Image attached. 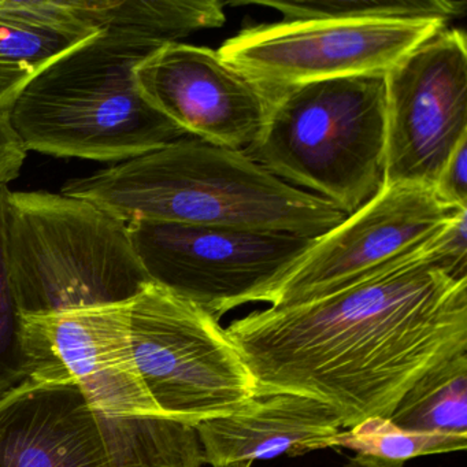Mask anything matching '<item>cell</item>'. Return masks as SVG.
<instances>
[{"mask_svg": "<svg viewBox=\"0 0 467 467\" xmlns=\"http://www.w3.org/2000/svg\"><path fill=\"white\" fill-rule=\"evenodd\" d=\"M256 396L291 392L329 406L349 429L388 418L420 376L467 352V280L425 258L303 305L255 311L225 329Z\"/></svg>", "mask_w": 467, "mask_h": 467, "instance_id": "1", "label": "cell"}, {"mask_svg": "<svg viewBox=\"0 0 467 467\" xmlns=\"http://www.w3.org/2000/svg\"><path fill=\"white\" fill-rule=\"evenodd\" d=\"M64 195L133 221L322 236L348 215L308 191L286 184L242 150L193 138L73 179Z\"/></svg>", "mask_w": 467, "mask_h": 467, "instance_id": "2", "label": "cell"}, {"mask_svg": "<svg viewBox=\"0 0 467 467\" xmlns=\"http://www.w3.org/2000/svg\"><path fill=\"white\" fill-rule=\"evenodd\" d=\"M161 43L106 26L48 65L9 119L28 151L124 162L190 138L141 95L135 70Z\"/></svg>", "mask_w": 467, "mask_h": 467, "instance_id": "3", "label": "cell"}, {"mask_svg": "<svg viewBox=\"0 0 467 467\" xmlns=\"http://www.w3.org/2000/svg\"><path fill=\"white\" fill-rule=\"evenodd\" d=\"M272 89L269 116L244 154L347 215L371 201L384 185L385 75Z\"/></svg>", "mask_w": 467, "mask_h": 467, "instance_id": "4", "label": "cell"}, {"mask_svg": "<svg viewBox=\"0 0 467 467\" xmlns=\"http://www.w3.org/2000/svg\"><path fill=\"white\" fill-rule=\"evenodd\" d=\"M5 244L24 317L121 305L151 284L127 223L64 193L9 190Z\"/></svg>", "mask_w": 467, "mask_h": 467, "instance_id": "5", "label": "cell"}, {"mask_svg": "<svg viewBox=\"0 0 467 467\" xmlns=\"http://www.w3.org/2000/svg\"><path fill=\"white\" fill-rule=\"evenodd\" d=\"M133 359L165 417L196 423L242 409L255 377L218 319L150 284L130 305Z\"/></svg>", "mask_w": 467, "mask_h": 467, "instance_id": "6", "label": "cell"}, {"mask_svg": "<svg viewBox=\"0 0 467 467\" xmlns=\"http://www.w3.org/2000/svg\"><path fill=\"white\" fill-rule=\"evenodd\" d=\"M127 226L150 283L215 319L245 303L265 302L314 242L280 232L155 221Z\"/></svg>", "mask_w": 467, "mask_h": 467, "instance_id": "7", "label": "cell"}, {"mask_svg": "<svg viewBox=\"0 0 467 467\" xmlns=\"http://www.w3.org/2000/svg\"><path fill=\"white\" fill-rule=\"evenodd\" d=\"M462 210L442 203L426 185L384 184L371 201L314 239L264 303L292 307L381 275L420 255Z\"/></svg>", "mask_w": 467, "mask_h": 467, "instance_id": "8", "label": "cell"}, {"mask_svg": "<svg viewBox=\"0 0 467 467\" xmlns=\"http://www.w3.org/2000/svg\"><path fill=\"white\" fill-rule=\"evenodd\" d=\"M447 26L429 20L281 21L243 29L218 54L266 88L363 75H387Z\"/></svg>", "mask_w": 467, "mask_h": 467, "instance_id": "9", "label": "cell"}, {"mask_svg": "<svg viewBox=\"0 0 467 467\" xmlns=\"http://www.w3.org/2000/svg\"><path fill=\"white\" fill-rule=\"evenodd\" d=\"M384 184L433 188L442 166L467 139L464 32L442 28L385 75Z\"/></svg>", "mask_w": 467, "mask_h": 467, "instance_id": "10", "label": "cell"}, {"mask_svg": "<svg viewBox=\"0 0 467 467\" xmlns=\"http://www.w3.org/2000/svg\"><path fill=\"white\" fill-rule=\"evenodd\" d=\"M130 305L24 317L26 379L76 382L98 420L165 417L150 398L136 368Z\"/></svg>", "mask_w": 467, "mask_h": 467, "instance_id": "11", "label": "cell"}, {"mask_svg": "<svg viewBox=\"0 0 467 467\" xmlns=\"http://www.w3.org/2000/svg\"><path fill=\"white\" fill-rule=\"evenodd\" d=\"M144 99L190 138L245 150L261 133L273 89L223 61L218 51L171 43L135 70Z\"/></svg>", "mask_w": 467, "mask_h": 467, "instance_id": "12", "label": "cell"}, {"mask_svg": "<svg viewBox=\"0 0 467 467\" xmlns=\"http://www.w3.org/2000/svg\"><path fill=\"white\" fill-rule=\"evenodd\" d=\"M0 467H110L76 382L26 379L0 396Z\"/></svg>", "mask_w": 467, "mask_h": 467, "instance_id": "13", "label": "cell"}, {"mask_svg": "<svg viewBox=\"0 0 467 467\" xmlns=\"http://www.w3.org/2000/svg\"><path fill=\"white\" fill-rule=\"evenodd\" d=\"M213 467H253L258 461L335 447L340 418L322 401L291 392L254 396L242 409L196 423Z\"/></svg>", "mask_w": 467, "mask_h": 467, "instance_id": "14", "label": "cell"}, {"mask_svg": "<svg viewBox=\"0 0 467 467\" xmlns=\"http://www.w3.org/2000/svg\"><path fill=\"white\" fill-rule=\"evenodd\" d=\"M95 2L0 0V111L59 57L99 34Z\"/></svg>", "mask_w": 467, "mask_h": 467, "instance_id": "15", "label": "cell"}, {"mask_svg": "<svg viewBox=\"0 0 467 467\" xmlns=\"http://www.w3.org/2000/svg\"><path fill=\"white\" fill-rule=\"evenodd\" d=\"M388 420L404 431L467 436V352L420 376Z\"/></svg>", "mask_w": 467, "mask_h": 467, "instance_id": "16", "label": "cell"}, {"mask_svg": "<svg viewBox=\"0 0 467 467\" xmlns=\"http://www.w3.org/2000/svg\"><path fill=\"white\" fill-rule=\"evenodd\" d=\"M225 6L218 0H99L94 13L100 29H127L165 46L221 28Z\"/></svg>", "mask_w": 467, "mask_h": 467, "instance_id": "17", "label": "cell"}, {"mask_svg": "<svg viewBox=\"0 0 467 467\" xmlns=\"http://www.w3.org/2000/svg\"><path fill=\"white\" fill-rule=\"evenodd\" d=\"M269 7L283 21L310 20H436L450 21L466 12L464 2L450 0H255L234 2Z\"/></svg>", "mask_w": 467, "mask_h": 467, "instance_id": "18", "label": "cell"}, {"mask_svg": "<svg viewBox=\"0 0 467 467\" xmlns=\"http://www.w3.org/2000/svg\"><path fill=\"white\" fill-rule=\"evenodd\" d=\"M335 447L349 448L357 453L404 464L418 456L464 451L467 436L417 433L398 428L388 418L371 417L347 431H340Z\"/></svg>", "mask_w": 467, "mask_h": 467, "instance_id": "19", "label": "cell"}, {"mask_svg": "<svg viewBox=\"0 0 467 467\" xmlns=\"http://www.w3.org/2000/svg\"><path fill=\"white\" fill-rule=\"evenodd\" d=\"M9 187L0 185V396L28 379L24 327L26 318L13 288L5 244V202Z\"/></svg>", "mask_w": 467, "mask_h": 467, "instance_id": "20", "label": "cell"}, {"mask_svg": "<svg viewBox=\"0 0 467 467\" xmlns=\"http://www.w3.org/2000/svg\"><path fill=\"white\" fill-rule=\"evenodd\" d=\"M425 258L448 277L467 280V209L429 243Z\"/></svg>", "mask_w": 467, "mask_h": 467, "instance_id": "21", "label": "cell"}, {"mask_svg": "<svg viewBox=\"0 0 467 467\" xmlns=\"http://www.w3.org/2000/svg\"><path fill=\"white\" fill-rule=\"evenodd\" d=\"M437 198L453 209H467V139L442 166L433 185Z\"/></svg>", "mask_w": 467, "mask_h": 467, "instance_id": "22", "label": "cell"}, {"mask_svg": "<svg viewBox=\"0 0 467 467\" xmlns=\"http://www.w3.org/2000/svg\"><path fill=\"white\" fill-rule=\"evenodd\" d=\"M28 157V150L10 122L9 116L0 111V185H7L20 176Z\"/></svg>", "mask_w": 467, "mask_h": 467, "instance_id": "23", "label": "cell"}, {"mask_svg": "<svg viewBox=\"0 0 467 467\" xmlns=\"http://www.w3.org/2000/svg\"><path fill=\"white\" fill-rule=\"evenodd\" d=\"M343 467H403V464L384 461V459L365 455V453H357V456L348 459Z\"/></svg>", "mask_w": 467, "mask_h": 467, "instance_id": "24", "label": "cell"}]
</instances>
